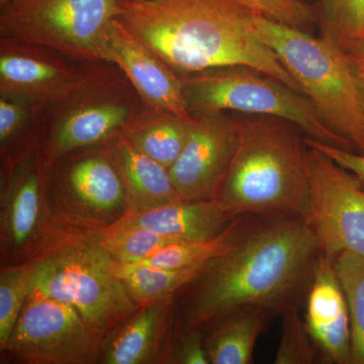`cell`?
<instances>
[{"label":"cell","instance_id":"cell-1","mask_svg":"<svg viewBox=\"0 0 364 364\" xmlns=\"http://www.w3.org/2000/svg\"><path fill=\"white\" fill-rule=\"evenodd\" d=\"M321 249L301 215H246L230 248L186 287L181 327L203 330L243 305L279 316L305 305Z\"/></svg>","mask_w":364,"mask_h":364},{"label":"cell","instance_id":"cell-2","mask_svg":"<svg viewBox=\"0 0 364 364\" xmlns=\"http://www.w3.org/2000/svg\"><path fill=\"white\" fill-rule=\"evenodd\" d=\"M236 0H121L117 18L172 69L193 74L245 66L301 93Z\"/></svg>","mask_w":364,"mask_h":364},{"label":"cell","instance_id":"cell-3","mask_svg":"<svg viewBox=\"0 0 364 364\" xmlns=\"http://www.w3.org/2000/svg\"><path fill=\"white\" fill-rule=\"evenodd\" d=\"M236 121L231 161L214 198L231 219L245 215L305 217L310 203L305 133L284 119Z\"/></svg>","mask_w":364,"mask_h":364},{"label":"cell","instance_id":"cell-4","mask_svg":"<svg viewBox=\"0 0 364 364\" xmlns=\"http://www.w3.org/2000/svg\"><path fill=\"white\" fill-rule=\"evenodd\" d=\"M253 25L324 123L364 154L363 105L348 54L320 36L258 14Z\"/></svg>","mask_w":364,"mask_h":364},{"label":"cell","instance_id":"cell-5","mask_svg":"<svg viewBox=\"0 0 364 364\" xmlns=\"http://www.w3.org/2000/svg\"><path fill=\"white\" fill-rule=\"evenodd\" d=\"M117 263L95 244H70L36 259L32 289L73 306L100 337L140 308L116 272Z\"/></svg>","mask_w":364,"mask_h":364},{"label":"cell","instance_id":"cell-6","mask_svg":"<svg viewBox=\"0 0 364 364\" xmlns=\"http://www.w3.org/2000/svg\"><path fill=\"white\" fill-rule=\"evenodd\" d=\"M182 75L189 109L191 105L203 114L232 111L279 117L298 126L309 138L353 150L324 123L305 95L256 69L234 66Z\"/></svg>","mask_w":364,"mask_h":364},{"label":"cell","instance_id":"cell-7","mask_svg":"<svg viewBox=\"0 0 364 364\" xmlns=\"http://www.w3.org/2000/svg\"><path fill=\"white\" fill-rule=\"evenodd\" d=\"M121 0H9L1 7L4 37L67 56L107 61V33Z\"/></svg>","mask_w":364,"mask_h":364},{"label":"cell","instance_id":"cell-8","mask_svg":"<svg viewBox=\"0 0 364 364\" xmlns=\"http://www.w3.org/2000/svg\"><path fill=\"white\" fill-rule=\"evenodd\" d=\"M100 344L73 306L31 289L4 351L26 363L90 364L100 359Z\"/></svg>","mask_w":364,"mask_h":364},{"label":"cell","instance_id":"cell-9","mask_svg":"<svg viewBox=\"0 0 364 364\" xmlns=\"http://www.w3.org/2000/svg\"><path fill=\"white\" fill-rule=\"evenodd\" d=\"M308 147L310 203L304 219L321 252L332 259L342 252L364 256L363 184L324 153Z\"/></svg>","mask_w":364,"mask_h":364},{"label":"cell","instance_id":"cell-10","mask_svg":"<svg viewBox=\"0 0 364 364\" xmlns=\"http://www.w3.org/2000/svg\"><path fill=\"white\" fill-rule=\"evenodd\" d=\"M236 144V121L221 114L196 117L188 143L168 169L182 200H210L226 173Z\"/></svg>","mask_w":364,"mask_h":364},{"label":"cell","instance_id":"cell-11","mask_svg":"<svg viewBox=\"0 0 364 364\" xmlns=\"http://www.w3.org/2000/svg\"><path fill=\"white\" fill-rule=\"evenodd\" d=\"M107 61L123 69L148 104L184 121L196 119L191 116L181 77L117 18L107 30Z\"/></svg>","mask_w":364,"mask_h":364},{"label":"cell","instance_id":"cell-12","mask_svg":"<svg viewBox=\"0 0 364 364\" xmlns=\"http://www.w3.org/2000/svg\"><path fill=\"white\" fill-rule=\"evenodd\" d=\"M305 323L321 363L351 364L348 306L332 258L321 253L305 301Z\"/></svg>","mask_w":364,"mask_h":364},{"label":"cell","instance_id":"cell-13","mask_svg":"<svg viewBox=\"0 0 364 364\" xmlns=\"http://www.w3.org/2000/svg\"><path fill=\"white\" fill-rule=\"evenodd\" d=\"M233 220L210 198L177 200L146 212L124 213L119 221L146 228L178 241H191L214 238Z\"/></svg>","mask_w":364,"mask_h":364},{"label":"cell","instance_id":"cell-14","mask_svg":"<svg viewBox=\"0 0 364 364\" xmlns=\"http://www.w3.org/2000/svg\"><path fill=\"white\" fill-rule=\"evenodd\" d=\"M279 317L260 305L236 306L210 323L205 335L210 364L254 363V348L273 318Z\"/></svg>","mask_w":364,"mask_h":364},{"label":"cell","instance_id":"cell-15","mask_svg":"<svg viewBox=\"0 0 364 364\" xmlns=\"http://www.w3.org/2000/svg\"><path fill=\"white\" fill-rule=\"evenodd\" d=\"M117 169L126 191V213H141L182 200L168 169L143 154L127 136L116 145Z\"/></svg>","mask_w":364,"mask_h":364},{"label":"cell","instance_id":"cell-16","mask_svg":"<svg viewBox=\"0 0 364 364\" xmlns=\"http://www.w3.org/2000/svg\"><path fill=\"white\" fill-rule=\"evenodd\" d=\"M69 186L76 208L90 220L107 219L124 210L126 191L119 169L102 157L81 160L72 167Z\"/></svg>","mask_w":364,"mask_h":364},{"label":"cell","instance_id":"cell-17","mask_svg":"<svg viewBox=\"0 0 364 364\" xmlns=\"http://www.w3.org/2000/svg\"><path fill=\"white\" fill-rule=\"evenodd\" d=\"M173 296L141 306L114 331L102 354L107 364L151 363L161 341Z\"/></svg>","mask_w":364,"mask_h":364},{"label":"cell","instance_id":"cell-18","mask_svg":"<svg viewBox=\"0 0 364 364\" xmlns=\"http://www.w3.org/2000/svg\"><path fill=\"white\" fill-rule=\"evenodd\" d=\"M2 202V238L11 249H21L40 225L42 202L37 172H28L14 182Z\"/></svg>","mask_w":364,"mask_h":364},{"label":"cell","instance_id":"cell-19","mask_svg":"<svg viewBox=\"0 0 364 364\" xmlns=\"http://www.w3.org/2000/svg\"><path fill=\"white\" fill-rule=\"evenodd\" d=\"M2 95H42L61 90L71 74L39 59L23 55H2L0 58Z\"/></svg>","mask_w":364,"mask_h":364},{"label":"cell","instance_id":"cell-20","mask_svg":"<svg viewBox=\"0 0 364 364\" xmlns=\"http://www.w3.org/2000/svg\"><path fill=\"white\" fill-rule=\"evenodd\" d=\"M205 264L165 269L147 265L117 263L116 272L117 277L123 280L132 299L141 306L157 299L174 296L182 287L193 282Z\"/></svg>","mask_w":364,"mask_h":364},{"label":"cell","instance_id":"cell-21","mask_svg":"<svg viewBox=\"0 0 364 364\" xmlns=\"http://www.w3.org/2000/svg\"><path fill=\"white\" fill-rule=\"evenodd\" d=\"M128 116V107L119 105H92L78 109L67 117L57 132V147L68 151L97 143L122 126Z\"/></svg>","mask_w":364,"mask_h":364},{"label":"cell","instance_id":"cell-22","mask_svg":"<svg viewBox=\"0 0 364 364\" xmlns=\"http://www.w3.org/2000/svg\"><path fill=\"white\" fill-rule=\"evenodd\" d=\"M88 242L102 248L119 264H132L149 257L165 246L181 241L117 220L114 224L97 230Z\"/></svg>","mask_w":364,"mask_h":364},{"label":"cell","instance_id":"cell-23","mask_svg":"<svg viewBox=\"0 0 364 364\" xmlns=\"http://www.w3.org/2000/svg\"><path fill=\"white\" fill-rule=\"evenodd\" d=\"M313 9L323 39L347 54L364 43V0H317Z\"/></svg>","mask_w":364,"mask_h":364},{"label":"cell","instance_id":"cell-24","mask_svg":"<svg viewBox=\"0 0 364 364\" xmlns=\"http://www.w3.org/2000/svg\"><path fill=\"white\" fill-rule=\"evenodd\" d=\"M245 217L246 215L235 218L229 226L214 238L176 242L160 249L149 257L132 264L147 265L165 269L205 264L230 248L240 231Z\"/></svg>","mask_w":364,"mask_h":364},{"label":"cell","instance_id":"cell-25","mask_svg":"<svg viewBox=\"0 0 364 364\" xmlns=\"http://www.w3.org/2000/svg\"><path fill=\"white\" fill-rule=\"evenodd\" d=\"M333 264L350 317L351 364H364V256L342 252Z\"/></svg>","mask_w":364,"mask_h":364},{"label":"cell","instance_id":"cell-26","mask_svg":"<svg viewBox=\"0 0 364 364\" xmlns=\"http://www.w3.org/2000/svg\"><path fill=\"white\" fill-rule=\"evenodd\" d=\"M195 119L171 116L129 139L136 149L169 169L186 147Z\"/></svg>","mask_w":364,"mask_h":364},{"label":"cell","instance_id":"cell-27","mask_svg":"<svg viewBox=\"0 0 364 364\" xmlns=\"http://www.w3.org/2000/svg\"><path fill=\"white\" fill-rule=\"evenodd\" d=\"M36 260L2 268L0 273V348L4 351L31 289Z\"/></svg>","mask_w":364,"mask_h":364},{"label":"cell","instance_id":"cell-28","mask_svg":"<svg viewBox=\"0 0 364 364\" xmlns=\"http://www.w3.org/2000/svg\"><path fill=\"white\" fill-rule=\"evenodd\" d=\"M282 317V329L274 364H314L321 363L317 345L306 329L299 308L287 311Z\"/></svg>","mask_w":364,"mask_h":364},{"label":"cell","instance_id":"cell-29","mask_svg":"<svg viewBox=\"0 0 364 364\" xmlns=\"http://www.w3.org/2000/svg\"><path fill=\"white\" fill-rule=\"evenodd\" d=\"M249 11L277 21L310 32L316 26L313 6L305 0H236Z\"/></svg>","mask_w":364,"mask_h":364},{"label":"cell","instance_id":"cell-30","mask_svg":"<svg viewBox=\"0 0 364 364\" xmlns=\"http://www.w3.org/2000/svg\"><path fill=\"white\" fill-rule=\"evenodd\" d=\"M169 359L171 363L210 364L202 330L181 328Z\"/></svg>","mask_w":364,"mask_h":364},{"label":"cell","instance_id":"cell-31","mask_svg":"<svg viewBox=\"0 0 364 364\" xmlns=\"http://www.w3.org/2000/svg\"><path fill=\"white\" fill-rule=\"evenodd\" d=\"M306 142L311 147L316 148V149L327 155L328 157L331 158L340 166L353 173L354 176L358 177L364 188V154L355 152L353 150L335 147V146L320 142V141L309 138L306 136Z\"/></svg>","mask_w":364,"mask_h":364},{"label":"cell","instance_id":"cell-32","mask_svg":"<svg viewBox=\"0 0 364 364\" xmlns=\"http://www.w3.org/2000/svg\"><path fill=\"white\" fill-rule=\"evenodd\" d=\"M23 107L13 100H0V140L6 142L16 133L23 119Z\"/></svg>","mask_w":364,"mask_h":364},{"label":"cell","instance_id":"cell-33","mask_svg":"<svg viewBox=\"0 0 364 364\" xmlns=\"http://www.w3.org/2000/svg\"><path fill=\"white\" fill-rule=\"evenodd\" d=\"M348 56L354 74H355L356 80H358L364 114V43L349 52Z\"/></svg>","mask_w":364,"mask_h":364},{"label":"cell","instance_id":"cell-34","mask_svg":"<svg viewBox=\"0 0 364 364\" xmlns=\"http://www.w3.org/2000/svg\"><path fill=\"white\" fill-rule=\"evenodd\" d=\"M9 0H0V6H6V4H7V2H9Z\"/></svg>","mask_w":364,"mask_h":364}]
</instances>
